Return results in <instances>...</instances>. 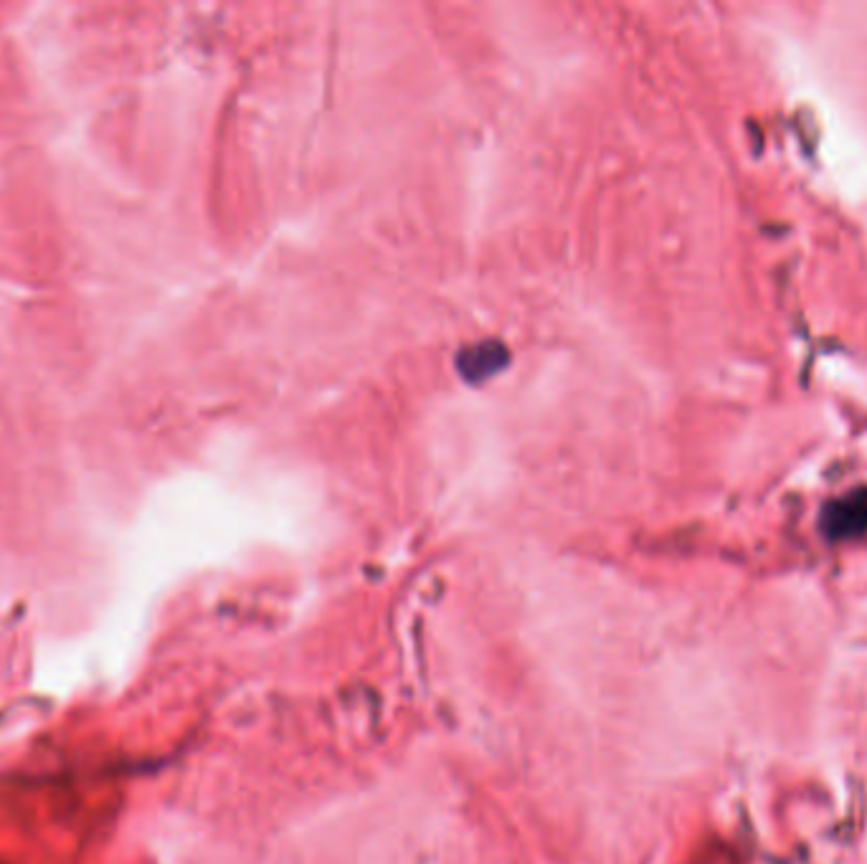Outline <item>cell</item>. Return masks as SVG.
I'll return each instance as SVG.
<instances>
[{
	"label": "cell",
	"mask_w": 867,
	"mask_h": 864,
	"mask_svg": "<svg viewBox=\"0 0 867 864\" xmlns=\"http://www.w3.org/2000/svg\"><path fill=\"white\" fill-rule=\"evenodd\" d=\"M824 528L832 535H854L867 528V492H852L827 507Z\"/></svg>",
	"instance_id": "obj_1"
}]
</instances>
